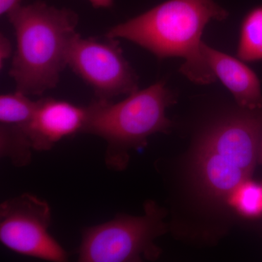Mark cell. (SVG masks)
<instances>
[{
  "label": "cell",
  "mask_w": 262,
  "mask_h": 262,
  "mask_svg": "<svg viewBox=\"0 0 262 262\" xmlns=\"http://www.w3.org/2000/svg\"><path fill=\"white\" fill-rule=\"evenodd\" d=\"M228 15L213 0H167L114 26L106 37L135 43L159 59L181 57V73L193 83L208 84L216 77L202 52V35L211 20Z\"/></svg>",
  "instance_id": "6da1fadb"
},
{
  "label": "cell",
  "mask_w": 262,
  "mask_h": 262,
  "mask_svg": "<svg viewBox=\"0 0 262 262\" xmlns=\"http://www.w3.org/2000/svg\"><path fill=\"white\" fill-rule=\"evenodd\" d=\"M6 15L16 37L9 72L16 91L31 96L54 89L67 67L69 48L77 34L78 14L39 0L20 5Z\"/></svg>",
  "instance_id": "7a4b0ae2"
},
{
  "label": "cell",
  "mask_w": 262,
  "mask_h": 262,
  "mask_svg": "<svg viewBox=\"0 0 262 262\" xmlns=\"http://www.w3.org/2000/svg\"><path fill=\"white\" fill-rule=\"evenodd\" d=\"M176 102L163 82L138 90L120 102L97 99L86 107L82 133L106 141V166L120 171L127 167L130 150L145 146L149 136L170 130L173 123L165 112Z\"/></svg>",
  "instance_id": "3957f363"
},
{
  "label": "cell",
  "mask_w": 262,
  "mask_h": 262,
  "mask_svg": "<svg viewBox=\"0 0 262 262\" xmlns=\"http://www.w3.org/2000/svg\"><path fill=\"white\" fill-rule=\"evenodd\" d=\"M243 110L210 127L196 146L193 168L208 195L227 198L251 179L258 163L262 110Z\"/></svg>",
  "instance_id": "277c9868"
},
{
  "label": "cell",
  "mask_w": 262,
  "mask_h": 262,
  "mask_svg": "<svg viewBox=\"0 0 262 262\" xmlns=\"http://www.w3.org/2000/svg\"><path fill=\"white\" fill-rule=\"evenodd\" d=\"M165 211L154 201L144 204V214H118L114 220L84 229L79 261L134 262L155 259L160 251L155 239L165 233Z\"/></svg>",
  "instance_id": "5b68a950"
},
{
  "label": "cell",
  "mask_w": 262,
  "mask_h": 262,
  "mask_svg": "<svg viewBox=\"0 0 262 262\" xmlns=\"http://www.w3.org/2000/svg\"><path fill=\"white\" fill-rule=\"evenodd\" d=\"M67 66L89 84L98 100L112 101L139 90V77L117 39L101 41L77 33L69 48Z\"/></svg>",
  "instance_id": "8992f818"
},
{
  "label": "cell",
  "mask_w": 262,
  "mask_h": 262,
  "mask_svg": "<svg viewBox=\"0 0 262 262\" xmlns=\"http://www.w3.org/2000/svg\"><path fill=\"white\" fill-rule=\"evenodd\" d=\"M51 209L46 201L24 193L0 206V241L10 251L53 262L68 254L49 232Z\"/></svg>",
  "instance_id": "52a82bcc"
},
{
  "label": "cell",
  "mask_w": 262,
  "mask_h": 262,
  "mask_svg": "<svg viewBox=\"0 0 262 262\" xmlns=\"http://www.w3.org/2000/svg\"><path fill=\"white\" fill-rule=\"evenodd\" d=\"M86 107L67 101L42 98L29 122L33 150L47 151L65 138L82 133L86 120Z\"/></svg>",
  "instance_id": "ba28073f"
},
{
  "label": "cell",
  "mask_w": 262,
  "mask_h": 262,
  "mask_svg": "<svg viewBox=\"0 0 262 262\" xmlns=\"http://www.w3.org/2000/svg\"><path fill=\"white\" fill-rule=\"evenodd\" d=\"M202 52L216 78L233 95L237 104L244 110H262L261 82L253 70L242 60L203 42Z\"/></svg>",
  "instance_id": "9c48e42d"
},
{
  "label": "cell",
  "mask_w": 262,
  "mask_h": 262,
  "mask_svg": "<svg viewBox=\"0 0 262 262\" xmlns=\"http://www.w3.org/2000/svg\"><path fill=\"white\" fill-rule=\"evenodd\" d=\"M29 122H0V155L16 167L27 166L32 161Z\"/></svg>",
  "instance_id": "30bf717a"
},
{
  "label": "cell",
  "mask_w": 262,
  "mask_h": 262,
  "mask_svg": "<svg viewBox=\"0 0 262 262\" xmlns=\"http://www.w3.org/2000/svg\"><path fill=\"white\" fill-rule=\"evenodd\" d=\"M237 57L244 61L262 60V6L251 10L243 22Z\"/></svg>",
  "instance_id": "8fae6325"
},
{
  "label": "cell",
  "mask_w": 262,
  "mask_h": 262,
  "mask_svg": "<svg viewBox=\"0 0 262 262\" xmlns=\"http://www.w3.org/2000/svg\"><path fill=\"white\" fill-rule=\"evenodd\" d=\"M227 201L245 218H258L262 215V183L247 179L227 196Z\"/></svg>",
  "instance_id": "7c38bea8"
},
{
  "label": "cell",
  "mask_w": 262,
  "mask_h": 262,
  "mask_svg": "<svg viewBox=\"0 0 262 262\" xmlns=\"http://www.w3.org/2000/svg\"><path fill=\"white\" fill-rule=\"evenodd\" d=\"M37 101L15 91L0 96V122H29L37 110Z\"/></svg>",
  "instance_id": "4fadbf2b"
},
{
  "label": "cell",
  "mask_w": 262,
  "mask_h": 262,
  "mask_svg": "<svg viewBox=\"0 0 262 262\" xmlns=\"http://www.w3.org/2000/svg\"><path fill=\"white\" fill-rule=\"evenodd\" d=\"M13 51V46L10 39L5 34L0 35V67H4L5 61L8 60Z\"/></svg>",
  "instance_id": "5bb4252c"
},
{
  "label": "cell",
  "mask_w": 262,
  "mask_h": 262,
  "mask_svg": "<svg viewBox=\"0 0 262 262\" xmlns=\"http://www.w3.org/2000/svg\"><path fill=\"white\" fill-rule=\"evenodd\" d=\"M23 0H0V15L8 14L12 10L21 5Z\"/></svg>",
  "instance_id": "9a60e30c"
},
{
  "label": "cell",
  "mask_w": 262,
  "mask_h": 262,
  "mask_svg": "<svg viewBox=\"0 0 262 262\" xmlns=\"http://www.w3.org/2000/svg\"><path fill=\"white\" fill-rule=\"evenodd\" d=\"M96 9H108L113 8L114 0H88Z\"/></svg>",
  "instance_id": "2e32d148"
},
{
  "label": "cell",
  "mask_w": 262,
  "mask_h": 262,
  "mask_svg": "<svg viewBox=\"0 0 262 262\" xmlns=\"http://www.w3.org/2000/svg\"><path fill=\"white\" fill-rule=\"evenodd\" d=\"M258 163L262 165V134L260 139L259 149H258Z\"/></svg>",
  "instance_id": "e0dca14e"
}]
</instances>
